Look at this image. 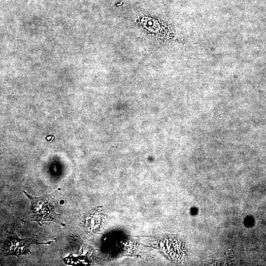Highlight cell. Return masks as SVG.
Here are the masks:
<instances>
[{
    "mask_svg": "<svg viewBox=\"0 0 266 266\" xmlns=\"http://www.w3.org/2000/svg\"><path fill=\"white\" fill-rule=\"evenodd\" d=\"M58 189L54 193L35 198L28 194L24 191L25 195L31 202V208L28 213L22 220L23 224L33 221L37 222L40 226H42L44 222L52 221L62 226L65 225L60 219V214L56 213L54 204L55 196Z\"/></svg>",
    "mask_w": 266,
    "mask_h": 266,
    "instance_id": "obj_1",
    "label": "cell"
},
{
    "mask_svg": "<svg viewBox=\"0 0 266 266\" xmlns=\"http://www.w3.org/2000/svg\"><path fill=\"white\" fill-rule=\"evenodd\" d=\"M33 242V239H21L16 237H9L5 242L4 251L7 255L17 256L26 254L30 252V245Z\"/></svg>",
    "mask_w": 266,
    "mask_h": 266,
    "instance_id": "obj_2",
    "label": "cell"
}]
</instances>
